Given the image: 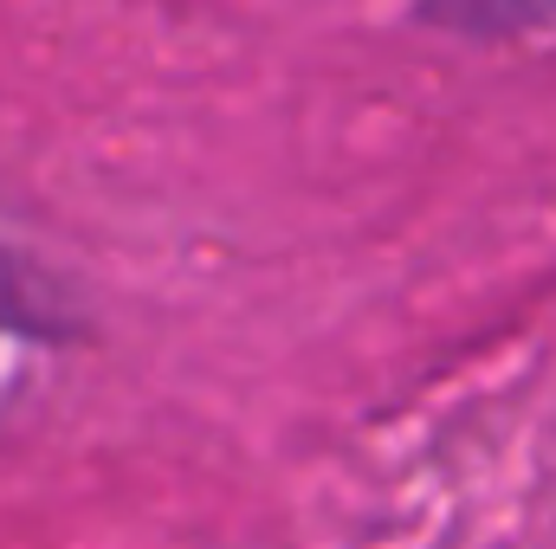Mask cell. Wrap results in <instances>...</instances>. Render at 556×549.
Returning a JSON list of instances; mask_svg holds the SVG:
<instances>
[{
	"mask_svg": "<svg viewBox=\"0 0 556 549\" xmlns=\"http://www.w3.org/2000/svg\"><path fill=\"white\" fill-rule=\"evenodd\" d=\"M0 336H65L52 284L13 246H0Z\"/></svg>",
	"mask_w": 556,
	"mask_h": 549,
	"instance_id": "1",
	"label": "cell"
},
{
	"mask_svg": "<svg viewBox=\"0 0 556 549\" xmlns=\"http://www.w3.org/2000/svg\"><path fill=\"white\" fill-rule=\"evenodd\" d=\"M415 20L433 33H459V39L556 33V7H498V0H440V7H415Z\"/></svg>",
	"mask_w": 556,
	"mask_h": 549,
	"instance_id": "2",
	"label": "cell"
}]
</instances>
